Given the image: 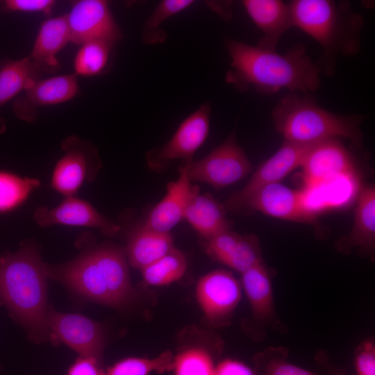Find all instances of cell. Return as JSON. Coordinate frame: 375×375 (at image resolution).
Returning a JSON list of instances; mask_svg holds the SVG:
<instances>
[{"label": "cell", "instance_id": "obj_1", "mask_svg": "<svg viewBox=\"0 0 375 375\" xmlns=\"http://www.w3.org/2000/svg\"><path fill=\"white\" fill-rule=\"evenodd\" d=\"M224 44L231 59L226 81L240 92L270 94L286 89L311 94L321 86V71L303 44L285 54L230 38Z\"/></svg>", "mask_w": 375, "mask_h": 375}, {"label": "cell", "instance_id": "obj_2", "mask_svg": "<svg viewBox=\"0 0 375 375\" xmlns=\"http://www.w3.org/2000/svg\"><path fill=\"white\" fill-rule=\"evenodd\" d=\"M289 5L293 27L308 35L322 49L316 62L321 73L333 75L337 56H353L359 53L365 21L349 2L294 0Z\"/></svg>", "mask_w": 375, "mask_h": 375}, {"label": "cell", "instance_id": "obj_3", "mask_svg": "<svg viewBox=\"0 0 375 375\" xmlns=\"http://www.w3.org/2000/svg\"><path fill=\"white\" fill-rule=\"evenodd\" d=\"M45 272L47 276L103 305L119 307L133 297L125 251L113 244L99 246L62 265L45 264Z\"/></svg>", "mask_w": 375, "mask_h": 375}, {"label": "cell", "instance_id": "obj_4", "mask_svg": "<svg viewBox=\"0 0 375 375\" xmlns=\"http://www.w3.org/2000/svg\"><path fill=\"white\" fill-rule=\"evenodd\" d=\"M47 277L45 264L33 247L0 256V302L31 335L42 340L49 333Z\"/></svg>", "mask_w": 375, "mask_h": 375}, {"label": "cell", "instance_id": "obj_5", "mask_svg": "<svg viewBox=\"0 0 375 375\" xmlns=\"http://www.w3.org/2000/svg\"><path fill=\"white\" fill-rule=\"evenodd\" d=\"M274 127L284 140L315 144L333 138H345L356 148L362 143L360 115H342L320 106L311 94L289 92L272 112Z\"/></svg>", "mask_w": 375, "mask_h": 375}, {"label": "cell", "instance_id": "obj_6", "mask_svg": "<svg viewBox=\"0 0 375 375\" xmlns=\"http://www.w3.org/2000/svg\"><path fill=\"white\" fill-rule=\"evenodd\" d=\"M252 169V163L233 132L204 158L189 160L188 175L191 182L206 183L219 190L242 180Z\"/></svg>", "mask_w": 375, "mask_h": 375}, {"label": "cell", "instance_id": "obj_7", "mask_svg": "<svg viewBox=\"0 0 375 375\" xmlns=\"http://www.w3.org/2000/svg\"><path fill=\"white\" fill-rule=\"evenodd\" d=\"M63 154L52 174L51 187L65 197L74 196L85 181H93L101 167L96 147L77 136L62 141Z\"/></svg>", "mask_w": 375, "mask_h": 375}, {"label": "cell", "instance_id": "obj_8", "mask_svg": "<svg viewBox=\"0 0 375 375\" xmlns=\"http://www.w3.org/2000/svg\"><path fill=\"white\" fill-rule=\"evenodd\" d=\"M195 295L206 319L214 326H224L231 322L241 299L242 286L232 272L219 269L198 281Z\"/></svg>", "mask_w": 375, "mask_h": 375}, {"label": "cell", "instance_id": "obj_9", "mask_svg": "<svg viewBox=\"0 0 375 375\" xmlns=\"http://www.w3.org/2000/svg\"><path fill=\"white\" fill-rule=\"evenodd\" d=\"M71 42L81 45L91 41H103L115 44L122 33L104 0L73 1L66 14Z\"/></svg>", "mask_w": 375, "mask_h": 375}, {"label": "cell", "instance_id": "obj_10", "mask_svg": "<svg viewBox=\"0 0 375 375\" xmlns=\"http://www.w3.org/2000/svg\"><path fill=\"white\" fill-rule=\"evenodd\" d=\"M259 211L273 217L313 225L319 229L317 215L305 204L302 190H292L280 183L258 190L238 208L236 213Z\"/></svg>", "mask_w": 375, "mask_h": 375}, {"label": "cell", "instance_id": "obj_11", "mask_svg": "<svg viewBox=\"0 0 375 375\" xmlns=\"http://www.w3.org/2000/svg\"><path fill=\"white\" fill-rule=\"evenodd\" d=\"M315 144H299L284 140L278 150L258 167L244 187L225 201L223 204L225 210L236 212L258 190L268 184L279 183L293 170L301 167L307 153Z\"/></svg>", "mask_w": 375, "mask_h": 375}, {"label": "cell", "instance_id": "obj_12", "mask_svg": "<svg viewBox=\"0 0 375 375\" xmlns=\"http://www.w3.org/2000/svg\"><path fill=\"white\" fill-rule=\"evenodd\" d=\"M210 112V103H203L185 118L167 143L147 153L149 166L160 169L173 160H192L194 153L208 137Z\"/></svg>", "mask_w": 375, "mask_h": 375}, {"label": "cell", "instance_id": "obj_13", "mask_svg": "<svg viewBox=\"0 0 375 375\" xmlns=\"http://www.w3.org/2000/svg\"><path fill=\"white\" fill-rule=\"evenodd\" d=\"M240 284L249 303L252 319L258 328L259 338L266 337L269 329L286 332L287 326L275 308L272 272L263 259L241 274Z\"/></svg>", "mask_w": 375, "mask_h": 375}, {"label": "cell", "instance_id": "obj_14", "mask_svg": "<svg viewBox=\"0 0 375 375\" xmlns=\"http://www.w3.org/2000/svg\"><path fill=\"white\" fill-rule=\"evenodd\" d=\"M47 326L54 338L77 351L81 356L101 361L104 346L101 327L79 314L47 310Z\"/></svg>", "mask_w": 375, "mask_h": 375}, {"label": "cell", "instance_id": "obj_15", "mask_svg": "<svg viewBox=\"0 0 375 375\" xmlns=\"http://www.w3.org/2000/svg\"><path fill=\"white\" fill-rule=\"evenodd\" d=\"M301 167L305 188L339 175L356 173L354 158L339 138L316 143L307 153Z\"/></svg>", "mask_w": 375, "mask_h": 375}, {"label": "cell", "instance_id": "obj_16", "mask_svg": "<svg viewBox=\"0 0 375 375\" xmlns=\"http://www.w3.org/2000/svg\"><path fill=\"white\" fill-rule=\"evenodd\" d=\"M78 92L76 74L40 78L15 99L12 109L19 119L31 122L36 119L40 107L66 102L75 97Z\"/></svg>", "mask_w": 375, "mask_h": 375}, {"label": "cell", "instance_id": "obj_17", "mask_svg": "<svg viewBox=\"0 0 375 375\" xmlns=\"http://www.w3.org/2000/svg\"><path fill=\"white\" fill-rule=\"evenodd\" d=\"M41 227L55 224L90 227L99 229L102 234L115 236L120 226L98 212L88 202L74 196L66 197L58 206L37 208L33 216Z\"/></svg>", "mask_w": 375, "mask_h": 375}, {"label": "cell", "instance_id": "obj_18", "mask_svg": "<svg viewBox=\"0 0 375 375\" xmlns=\"http://www.w3.org/2000/svg\"><path fill=\"white\" fill-rule=\"evenodd\" d=\"M188 162L179 168V177L168 183L166 194L152 208L140 226L170 233V230L183 219L188 203L199 192V186L193 185L189 179Z\"/></svg>", "mask_w": 375, "mask_h": 375}, {"label": "cell", "instance_id": "obj_19", "mask_svg": "<svg viewBox=\"0 0 375 375\" xmlns=\"http://www.w3.org/2000/svg\"><path fill=\"white\" fill-rule=\"evenodd\" d=\"M335 248L343 253L353 249L363 256L374 260L375 255V188L366 186L357 197L354 221L350 233L340 239Z\"/></svg>", "mask_w": 375, "mask_h": 375}, {"label": "cell", "instance_id": "obj_20", "mask_svg": "<svg viewBox=\"0 0 375 375\" xmlns=\"http://www.w3.org/2000/svg\"><path fill=\"white\" fill-rule=\"evenodd\" d=\"M242 5L263 33L257 46L276 50L281 38L293 27L289 3L280 0H244Z\"/></svg>", "mask_w": 375, "mask_h": 375}, {"label": "cell", "instance_id": "obj_21", "mask_svg": "<svg viewBox=\"0 0 375 375\" xmlns=\"http://www.w3.org/2000/svg\"><path fill=\"white\" fill-rule=\"evenodd\" d=\"M68 42L71 37L66 14L49 18L41 24L28 56L43 73H55L60 68L56 56Z\"/></svg>", "mask_w": 375, "mask_h": 375}, {"label": "cell", "instance_id": "obj_22", "mask_svg": "<svg viewBox=\"0 0 375 375\" xmlns=\"http://www.w3.org/2000/svg\"><path fill=\"white\" fill-rule=\"evenodd\" d=\"M174 247L170 233L158 232L140 226L129 237L125 253L129 265L141 271Z\"/></svg>", "mask_w": 375, "mask_h": 375}, {"label": "cell", "instance_id": "obj_23", "mask_svg": "<svg viewBox=\"0 0 375 375\" xmlns=\"http://www.w3.org/2000/svg\"><path fill=\"white\" fill-rule=\"evenodd\" d=\"M191 226L207 240L217 233L231 228V223L226 217L223 204L219 203L208 194L199 192L192 197L184 214Z\"/></svg>", "mask_w": 375, "mask_h": 375}, {"label": "cell", "instance_id": "obj_24", "mask_svg": "<svg viewBox=\"0 0 375 375\" xmlns=\"http://www.w3.org/2000/svg\"><path fill=\"white\" fill-rule=\"evenodd\" d=\"M42 74L29 56L4 62L0 67V108L40 79Z\"/></svg>", "mask_w": 375, "mask_h": 375}, {"label": "cell", "instance_id": "obj_25", "mask_svg": "<svg viewBox=\"0 0 375 375\" xmlns=\"http://www.w3.org/2000/svg\"><path fill=\"white\" fill-rule=\"evenodd\" d=\"M187 269L185 255L174 247L167 254L142 269V281L146 285H166L183 277Z\"/></svg>", "mask_w": 375, "mask_h": 375}, {"label": "cell", "instance_id": "obj_26", "mask_svg": "<svg viewBox=\"0 0 375 375\" xmlns=\"http://www.w3.org/2000/svg\"><path fill=\"white\" fill-rule=\"evenodd\" d=\"M113 45L103 41L80 45L74 60V74L93 76L103 73L110 62Z\"/></svg>", "mask_w": 375, "mask_h": 375}, {"label": "cell", "instance_id": "obj_27", "mask_svg": "<svg viewBox=\"0 0 375 375\" xmlns=\"http://www.w3.org/2000/svg\"><path fill=\"white\" fill-rule=\"evenodd\" d=\"M288 350L269 347L254 356L256 375H318L288 360Z\"/></svg>", "mask_w": 375, "mask_h": 375}, {"label": "cell", "instance_id": "obj_28", "mask_svg": "<svg viewBox=\"0 0 375 375\" xmlns=\"http://www.w3.org/2000/svg\"><path fill=\"white\" fill-rule=\"evenodd\" d=\"M192 0H164L153 10L147 19L142 32V40L149 44L161 43L166 40V33L161 25L169 17L190 7Z\"/></svg>", "mask_w": 375, "mask_h": 375}, {"label": "cell", "instance_id": "obj_29", "mask_svg": "<svg viewBox=\"0 0 375 375\" xmlns=\"http://www.w3.org/2000/svg\"><path fill=\"white\" fill-rule=\"evenodd\" d=\"M174 356L165 351L153 358H127L119 360L106 371V375H149L172 370Z\"/></svg>", "mask_w": 375, "mask_h": 375}, {"label": "cell", "instance_id": "obj_30", "mask_svg": "<svg viewBox=\"0 0 375 375\" xmlns=\"http://www.w3.org/2000/svg\"><path fill=\"white\" fill-rule=\"evenodd\" d=\"M39 185L40 181L36 178L0 172V212L17 207Z\"/></svg>", "mask_w": 375, "mask_h": 375}, {"label": "cell", "instance_id": "obj_31", "mask_svg": "<svg viewBox=\"0 0 375 375\" xmlns=\"http://www.w3.org/2000/svg\"><path fill=\"white\" fill-rule=\"evenodd\" d=\"M216 366L211 354L199 347L182 350L173 360L174 375H215Z\"/></svg>", "mask_w": 375, "mask_h": 375}, {"label": "cell", "instance_id": "obj_32", "mask_svg": "<svg viewBox=\"0 0 375 375\" xmlns=\"http://www.w3.org/2000/svg\"><path fill=\"white\" fill-rule=\"evenodd\" d=\"M262 259L258 238L254 234H249L241 235L226 265L242 274Z\"/></svg>", "mask_w": 375, "mask_h": 375}, {"label": "cell", "instance_id": "obj_33", "mask_svg": "<svg viewBox=\"0 0 375 375\" xmlns=\"http://www.w3.org/2000/svg\"><path fill=\"white\" fill-rule=\"evenodd\" d=\"M240 238L231 228L224 230L208 240L206 253L213 260L226 265Z\"/></svg>", "mask_w": 375, "mask_h": 375}, {"label": "cell", "instance_id": "obj_34", "mask_svg": "<svg viewBox=\"0 0 375 375\" xmlns=\"http://www.w3.org/2000/svg\"><path fill=\"white\" fill-rule=\"evenodd\" d=\"M357 375H375V341L373 338L362 340L354 353Z\"/></svg>", "mask_w": 375, "mask_h": 375}, {"label": "cell", "instance_id": "obj_35", "mask_svg": "<svg viewBox=\"0 0 375 375\" xmlns=\"http://www.w3.org/2000/svg\"><path fill=\"white\" fill-rule=\"evenodd\" d=\"M3 8L8 11L49 13L54 7L53 0H6Z\"/></svg>", "mask_w": 375, "mask_h": 375}, {"label": "cell", "instance_id": "obj_36", "mask_svg": "<svg viewBox=\"0 0 375 375\" xmlns=\"http://www.w3.org/2000/svg\"><path fill=\"white\" fill-rule=\"evenodd\" d=\"M67 375H106L101 361L93 358L82 357L70 367Z\"/></svg>", "mask_w": 375, "mask_h": 375}, {"label": "cell", "instance_id": "obj_37", "mask_svg": "<svg viewBox=\"0 0 375 375\" xmlns=\"http://www.w3.org/2000/svg\"><path fill=\"white\" fill-rule=\"evenodd\" d=\"M215 375H256V374L241 361L225 359L216 366Z\"/></svg>", "mask_w": 375, "mask_h": 375}, {"label": "cell", "instance_id": "obj_38", "mask_svg": "<svg viewBox=\"0 0 375 375\" xmlns=\"http://www.w3.org/2000/svg\"><path fill=\"white\" fill-rule=\"evenodd\" d=\"M315 360L320 366L325 369L328 375H347L331 362L326 352L324 351H319L317 353Z\"/></svg>", "mask_w": 375, "mask_h": 375}]
</instances>
